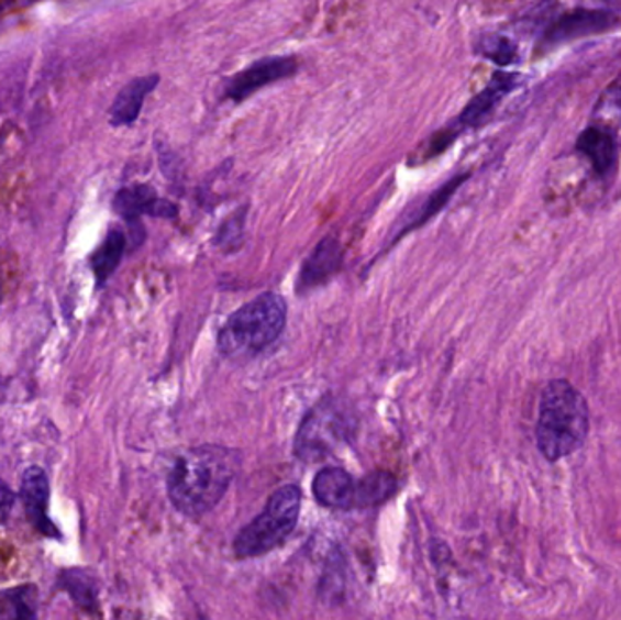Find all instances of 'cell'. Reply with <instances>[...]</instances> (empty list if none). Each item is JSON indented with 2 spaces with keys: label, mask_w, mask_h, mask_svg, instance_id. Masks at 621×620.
<instances>
[{
  "label": "cell",
  "mask_w": 621,
  "mask_h": 620,
  "mask_svg": "<svg viewBox=\"0 0 621 620\" xmlns=\"http://www.w3.org/2000/svg\"><path fill=\"white\" fill-rule=\"evenodd\" d=\"M239 469L241 455L231 447H193L173 466L167 494L180 513L197 519L219 505Z\"/></svg>",
  "instance_id": "6da1fadb"
},
{
  "label": "cell",
  "mask_w": 621,
  "mask_h": 620,
  "mask_svg": "<svg viewBox=\"0 0 621 620\" xmlns=\"http://www.w3.org/2000/svg\"><path fill=\"white\" fill-rule=\"evenodd\" d=\"M590 431L589 402L567 379H554L543 388L534 427L536 446L547 463L575 455Z\"/></svg>",
  "instance_id": "7a4b0ae2"
},
{
  "label": "cell",
  "mask_w": 621,
  "mask_h": 620,
  "mask_svg": "<svg viewBox=\"0 0 621 620\" xmlns=\"http://www.w3.org/2000/svg\"><path fill=\"white\" fill-rule=\"evenodd\" d=\"M288 305L277 294H264L242 306L219 333V350L230 358L255 357L282 335Z\"/></svg>",
  "instance_id": "3957f363"
},
{
  "label": "cell",
  "mask_w": 621,
  "mask_h": 620,
  "mask_svg": "<svg viewBox=\"0 0 621 620\" xmlns=\"http://www.w3.org/2000/svg\"><path fill=\"white\" fill-rule=\"evenodd\" d=\"M302 491L295 484L277 489L256 516L235 539L236 557H260L280 546L295 530L300 516Z\"/></svg>",
  "instance_id": "277c9868"
},
{
  "label": "cell",
  "mask_w": 621,
  "mask_h": 620,
  "mask_svg": "<svg viewBox=\"0 0 621 620\" xmlns=\"http://www.w3.org/2000/svg\"><path fill=\"white\" fill-rule=\"evenodd\" d=\"M353 428L355 424L345 413L344 406L334 400H322L303 419L295 439V453L303 461L314 463L347 441Z\"/></svg>",
  "instance_id": "5b68a950"
},
{
  "label": "cell",
  "mask_w": 621,
  "mask_h": 620,
  "mask_svg": "<svg viewBox=\"0 0 621 620\" xmlns=\"http://www.w3.org/2000/svg\"><path fill=\"white\" fill-rule=\"evenodd\" d=\"M297 71V57L277 55V57L260 58L251 64L249 68L242 69L228 79L224 86V97L241 104L251 96H255L256 91H260L264 86L275 85L278 80L291 79Z\"/></svg>",
  "instance_id": "8992f818"
},
{
  "label": "cell",
  "mask_w": 621,
  "mask_h": 620,
  "mask_svg": "<svg viewBox=\"0 0 621 620\" xmlns=\"http://www.w3.org/2000/svg\"><path fill=\"white\" fill-rule=\"evenodd\" d=\"M618 16L607 10H575L559 16L558 21L551 24L543 44L545 46H559L570 43L576 38L589 37L596 33L609 32L617 26Z\"/></svg>",
  "instance_id": "52a82bcc"
},
{
  "label": "cell",
  "mask_w": 621,
  "mask_h": 620,
  "mask_svg": "<svg viewBox=\"0 0 621 620\" xmlns=\"http://www.w3.org/2000/svg\"><path fill=\"white\" fill-rule=\"evenodd\" d=\"M21 499L27 521L41 535L63 539L57 524L49 519V478L38 466H30L22 475Z\"/></svg>",
  "instance_id": "ba28073f"
},
{
  "label": "cell",
  "mask_w": 621,
  "mask_h": 620,
  "mask_svg": "<svg viewBox=\"0 0 621 620\" xmlns=\"http://www.w3.org/2000/svg\"><path fill=\"white\" fill-rule=\"evenodd\" d=\"M517 86V74L497 71V74L492 75V79L489 80V85L478 96L469 100V104L465 106L458 119L451 124V128L459 135L464 130L481 126L492 115V111L497 110L501 100L506 99L511 91H514Z\"/></svg>",
  "instance_id": "9c48e42d"
},
{
  "label": "cell",
  "mask_w": 621,
  "mask_h": 620,
  "mask_svg": "<svg viewBox=\"0 0 621 620\" xmlns=\"http://www.w3.org/2000/svg\"><path fill=\"white\" fill-rule=\"evenodd\" d=\"M113 208L117 213L127 222H136L142 215L160 217V219H173L177 217V206L169 200L160 199L152 186L135 185L122 188L115 195Z\"/></svg>",
  "instance_id": "30bf717a"
},
{
  "label": "cell",
  "mask_w": 621,
  "mask_h": 620,
  "mask_svg": "<svg viewBox=\"0 0 621 620\" xmlns=\"http://www.w3.org/2000/svg\"><path fill=\"white\" fill-rule=\"evenodd\" d=\"M160 77L157 74L144 75L130 80L119 91L110 110V124L113 128L131 126L141 115L144 100L157 88Z\"/></svg>",
  "instance_id": "8fae6325"
},
{
  "label": "cell",
  "mask_w": 621,
  "mask_h": 620,
  "mask_svg": "<svg viewBox=\"0 0 621 620\" xmlns=\"http://www.w3.org/2000/svg\"><path fill=\"white\" fill-rule=\"evenodd\" d=\"M356 480L340 468H324L313 480L314 499L333 510H353Z\"/></svg>",
  "instance_id": "7c38bea8"
},
{
  "label": "cell",
  "mask_w": 621,
  "mask_h": 620,
  "mask_svg": "<svg viewBox=\"0 0 621 620\" xmlns=\"http://www.w3.org/2000/svg\"><path fill=\"white\" fill-rule=\"evenodd\" d=\"M576 150L592 164V168L600 177H607V175L611 174L612 168L617 166V139H614L611 132L603 130V128H585L584 132L580 133V137L576 141Z\"/></svg>",
  "instance_id": "4fadbf2b"
},
{
  "label": "cell",
  "mask_w": 621,
  "mask_h": 620,
  "mask_svg": "<svg viewBox=\"0 0 621 620\" xmlns=\"http://www.w3.org/2000/svg\"><path fill=\"white\" fill-rule=\"evenodd\" d=\"M340 261H342L340 242L334 237L324 239L308 258V263L303 264L300 286L311 288L328 279L339 268Z\"/></svg>",
  "instance_id": "5bb4252c"
},
{
  "label": "cell",
  "mask_w": 621,
  "mask_h": 620,
  "mask_svg": "<svg viewBox=\"0 0 621 620\" xmlns=\"http://www.w3.org/2000/svg\"><path fill=\"white\" fill-rule=\"evenodd\" d=\"M125 252V235L121 230H111L106 235L104 242L97 247V252L91 255V269H93L97 288H102L106 280L115 274V269L121 264L122 255Z\"/></svg>",
  "instance_id": "9a60e30c"
},
{
  "label": "cell",
  "mask_w": 621,
  "mask_h": 620,
  "mask_svg": "<svg viewBox=\"0 0 621 620\" xmlns=\"http://www.w3.org/2000/svg\"><path fill=\"white\" fill-rule=\"evenodd\" d=\"M58 586L64 591H68L69 597L79 608L88 611L97 610L99 605L97 584L88 572L79 568L64 569L58 577Z\"/></svg>",
  "instance_id": "2e32d148"
},
{
  "label": "cell",
  "mask_w": 621,
  "mask_h": 620,
  "mask_svg": "<svg viewBox=\"0 0 621 620\" xmlns=\"http://www.w3.org/2000/svg\"><path fill=\"white\" fill-rule=\"evenodd\" d=\"M37 588H19L0 591V619H37Z\"/></svg>",
  "instance_id": "e0dca14e"
},
{
  "label": "cell",
  "mask_w": 621,
  "mask_h": 620,
  "mask_svg": "<svg viewBox=\"0 0 621 620\" xmlns=\"http://www.w3.org/2000/svg\"><path fill=\"white\" fill-rule=\"evenodd\" d=\"M397 491V478L391 474L367 475V477L356 480L355 506L353 508H367V506L381 505L387 499H391Z\"/></svg>",
  "instance_id": "ac0fdd59"
},
{
  "label": "cell",
  "mask_w": 621,
  "mask_h": 620,
  "mask_svg": "<svg viewBox=\"0 0 621 620\" xmlns=\"http://www.w3.org/2000/svg\"><path fill=\"white\" fill-rule=\"evenodd\" d=\"M470 174H458L453 179L447 180L444 186H440L439 190L429 195V199L423 202L422 208L418 210L417 215L411 217L408 228L402 233L414 230V228L422 226L423 222H428L431 217L436 215L439 211L444 210L445 204L450 202L451 197L458 191L459 186L465 185L469 180Z\"/></svg>",
  "instance_id": "d6986e66"
},
{
  "label": "cell",
  "mask_w": 621,
  "mask_h": 620,
  "mask_svg": "<svg viewBox=\"0 0 621 620\" xmlns=\"http://www.w3.org/2000/svg\"><path fill=\"white\" fill-rule=\"evenodd\" d=\"M476 53L481 57L489 58L498 66H511L520 57L517 43H512L511 38L500 35V33L484 35L476 44Z\"/></svg>",
  "instance_id": "ffe728a7"
},
{
  "label": "cell",
  "mask_w": 621,
  "mask_h": 620,
  "mask_svg": "<svg viewBox=\"0 0 621 620\" xmlns=\"http://www.w3.org/2000/svg\"><path fill=\"white\" fill-rule=\"evenodd\" d=\"M16 495L10 488V484L0 478V524H5L10 519L11 510L15 506Z\"/></svg>",
  "instance_id": "44dd1931"
},
{
  "label": "cell",
  "mask_w": 621,
  "mask_h": 620,
  "mask_svg": "<svg viewBox=\"0 0 621 620\" xmlns=\"http://www.w3.org/2000/svg\"><path fill=\"white\" fill-rule=\"evenodd\" d=\"M607 96L611 97V102L614 108H618L621 113V88H614L611 93H607Z\"/></svg>",
  "instance_id": "7402d4cb"
}]
</instances>
